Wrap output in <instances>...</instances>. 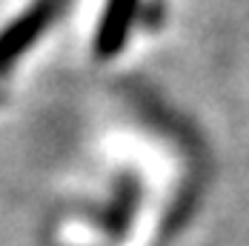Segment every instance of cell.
Listing matches in <instances>:
<instances>
[{"label": "cell", "mask_w": 249, "mask_h": 246, "mask_svg": "<svg viewBox=\"0 0 249 246\" xmlns=\"http://www.w3.org/2000/svg\"><path fill=\"white\" fill-rule=\"evenodd\" d=\"M54 9H57V0H40L29 15H26L20 23H15L3 37H0V66L3 63H9L15 54L20 49H26V43L43 29L46 20H52V15H54Z\"/></svg>", "instance_id": "cell-1"}, {"label": "cell", "mask_w": 249, "mask_h": 246, "mask_svg": "<svg viewBox=\"0 0 249 246\" xmlns=\"http://www.w3.org/2000/svg\"><path fill=\"white\" fill-rule=\"evenodd\" d=\"M132 9H135V0H109V12L103 18V29H100L98 37V49L103 54H109L121 46L126 35V23L132 18Z\"/></svg>", "instance_id": "cell-2"}]
</instances>
